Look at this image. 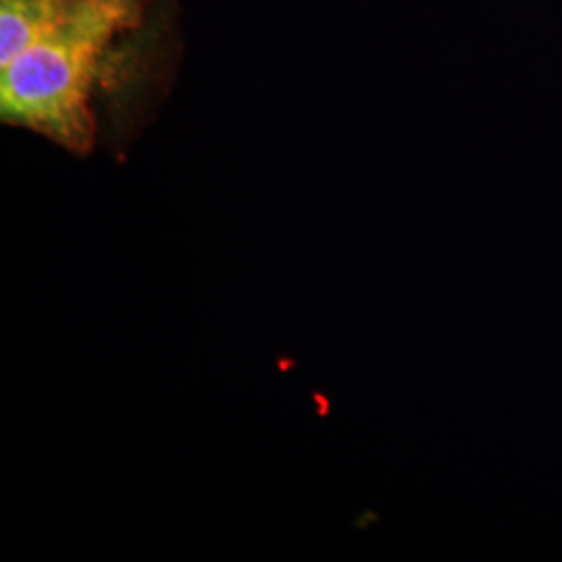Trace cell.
Instances as JSON below:
<instances>
[{
  "mask_svg": "<svg viewBox=\"0 0 562 562\" xmlns=\"http://www.w3.org/2000/svg\"><path fill=\"white\" fill-rule=\"evenodd\" d=\"M181 53L180 0H0V117L71 155L121 150Z\"/></svg>",
  "mask_w": 562,
  "mask_h": 562,
  "instance_id": "6da1fadb",
  "label": "cell"
}]
</instances>
